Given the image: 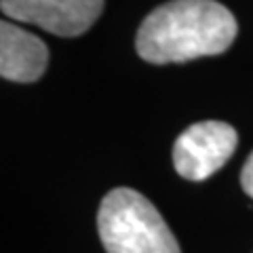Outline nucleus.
Instances as JSON below:
<instances>
[{
	"label": "nucleus",
	"instance_id": "423d86ee",
	"mask_svg": "<svg viewBox=\"0 0 253 253\" xmlns=\"http://www.w3.org/2000/svg\"><path fill=\"white\" fill-rule=\"evenodd\" d=\"M241 184H243L245 192H247L251 199H253V152L249 154L247 163H245V167L241 171Z\"/></svg>",
	"mask_w": 253,
	"mask_h": 253
},
{
	"label": "nucleus",
	"instance_id": "39448f33",
	"mask_svg": "<svg viewBox=\"0 0 253 253\" xmlns=\"http://www.w3.org/2000/svg\"><path fill=\"white\" fill-rule=\"evenodd\" d=\"M49 51L38 36L9 21L0 23V74L13 83H36L44 74Z\"/></svg>",
	"mask_w": 253,
	"mask_h": 253
},
{
	"label": "nucleus",
	"instance_id": "f257e3e1",
	"mask_svg": "<svg viewBox=\"0 0 253 253\" xmlns=\"http://www.w3.org/2000/svg\"><path fill=\"white\" fill-rule=\"evenodd\" d=\"M236 32L234 15L215 0H171L141 21L135 49L148 63H181L224 53Z\"/></svg>",
	"mask_w": 253,
	"mask_h": 253
},
{
	"label": "nucleus",
	"instance_id": "20e7f679",
	"mask_svg": "<svg viewBox=\"0 0 253 253\" xmlns=\"http://www.w3.org/2000/svg\"><path fill=\"white\" fill-rule=\"evenodd\" d=\"M15 21L32 23L55 36L74 38L89 30L104 11V0H0Z\"/></svg>",
	"mask_w": 253,
	"mask_h": 253
},
{
	"label": "nucleus",
	"instance_id": "7ed1b4c3",
	"mask_svg": "<svg viewBox=\"0 0 253 253\" xmlns=\"http://www.w3.org/2000/svg\"><path fill=\"white\" fill-rule=\"evenodd\" d=\"M239 135L221 121H203L181 133L173 146V165L181 177L203 181L211 177L234 154Z\"/></svg>",
	"mask_w": 253,
	"mask_h": 253
},
{
	"label": "nucleus",
	"instance_id": "f03ea898",
	"mask_svg": "<svg viewBox=\"0 0 253 253\" xmlns=\"http://www.w3.org/2000/svg\"><path fill=\"white\" fill-rule=\"evenodd\" d=\"M97 232L108 253H181L156 207L131 188H114L104 196Z\"/></svg>",
	"mask_w": 253,
	"mask_h": 253
}]
</instances>
